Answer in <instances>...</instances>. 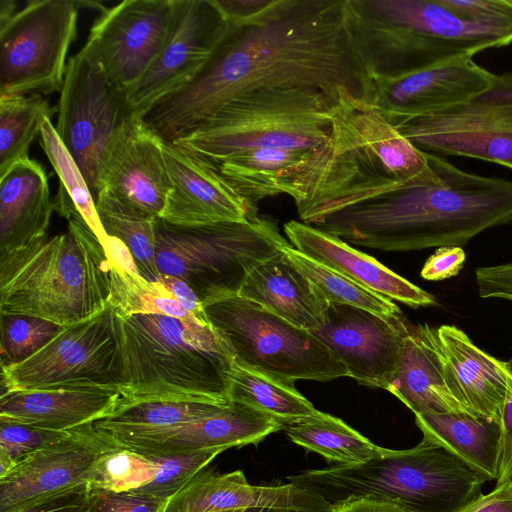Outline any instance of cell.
Listing matches in <instances>:
<instances>
[{
    "label": "cell",
    "instance_id": "cell-1",
    "mask_svg": "<svg viewBox=\"0 0 512 512\" xmlns=\"http://www.w3.org/2000/svg\"><path fill=\"white\" fill-rule=\"evenodd\" d=\"M344 0H264L228 20L213 55L187 85L163 98L144 121L166 142L192 131L231 100L260 90L314 88L332 105L367 102L371 80L346 36Z\"/></svg>",
    "mask_w": 512,
    "mask_h": 512
},
{
    "label": "cell",
    "instance_id": "cell-2",
    "mask_svg": "<svg viewBox=\"0 0 512 512\" xmlns=\"http://www.w3.org/2000/svg\"><path fill=\"white\" fill-rule=\"evenodd\" d=\"M427 157L438 173L435 181L385 192L311 225L347 243L404 252L461 247L487 229L512 223V182Z\"/></svg>",
    "mask_w": 512,
    "mask_h": 512
},
{
    "label": "cell",
    "instance_id": "cell-3",
    "mask_svg": "<svg viewBox=\"0 0 512 512\" xmlns=\"http://www.w3.org/2000/svg\"><path fill=\"white\" fill-rule=\"evenodd\" d=\"M331 134L314 149L286 194L302 222L411 184L435 181L436 169L378 110L345 96L331 107Z\"/></svg>",
    "mask_w": 512,
    "mask_h": 512
},
{
    "label": "cell",
    "instance_id": "cell-4",
    "mask_svg": "<svg viewBox=\"0 0 512 512\" xmlns=\"http://www.w3.org/2000/svg\"><path fill=\"white\" fill-rule=\"evenodd\" d=\"M350 49L370 79L508 46L512 25L463 19L440 0H344Z\"/></svg>",
    "mask_w": 512,
    "mask_h": 512
},
{
    "label": "cell",
    "instance_id": "cell-5",
    "mask_svg": "<svg viewBox=\"0 0 512 512\" xmlns=\"http://www.w3.org/2000/svg\"><path fill=\"white\" fill-rule=\"evenodd\" d=\"M67 222L64 233L0 255V312L70 326L109 306L108 254L78 212Z\"/></svg>",
    "mask_w": 512,
    "mask_h": 512
},
{
    "label": "cell",
    "instance_id": "cell-6",
    "mask_svg": "<svg viewBox=\"0 0 512 512\" xmlns=\"http://www.w3.org/2000/svg\"><path fill=\"white\" fill-rule=\"evenodd\" d=\"M113 315L123 398L230 402L234 360L212 326L159 314Z\"/></svg>",
    "mask_w": 512,
    "mask_h": 512
},
{
    "label": "cell",
    "instance_id": "cell-7",
    "mask_svg": "<svg viewBox=\"0 0 512 512\" xmlns=\"http://www.w3.org/2000/svg\"><path fill=\"white\" fill-rule=\"evenodd\" d=\"M290 483L336 505L352 498L394 502L409 512H459L490 481L444 446L422 438L413 448L387 449L367 462L308 470Z\"/></svg>",
    "mask_w": 512,
    "mask_h": 512
},
{
    "label": "cell",
    "instance_id": "cell-8",
    "mask_svg": "<svg viewBox=\"0 0 512 512\" xmlns=\"http://www.w3.org/2000/svg\"><path fill=\"white\" fill-rule=\"evenodd\" d=\"M331 106L314 88L255 91L231 100L172 143L215 167L251 149H313L330 137Z\"/></svg>",
    "mask_w": 512,
    "mask_h": 512
},
{
    "label": "cell",
    "instance_id": "cell-9",
    "mask_svg": "<svg viewBox=\"0 0 512 512\" xmlns=\"http://www.w3.org/2000/svg\"><path fill=\"white\" fill-rule=\"evenodd\" d=\"M287 245L268 216L194 226L155 221L159 273L185 281L201 302L238 294L249 272Z\"/></svg>",
    "mask_w": 512,
    "mask_h": 512
},
{
    "label": "cell",
    "instance_id": "cell-10",
    "mask_svg": "<svg viewBox=\"0 0 512 512\" xmlns=\"http://www.w3.org/2000/svg\"><path fill=\"white\" fill-rule=\"evenodd\" d=\"M202 306L240 366L292 384L347 376L343 363L313 332L253 301L236 294L206 299Z\"/></svg>",
    "mask_w": 512,
    "mask_h": 512
},
{
    "label": "cell",
    "instance_id": "cell-11",
    "mask_svg": "<svg viewBox=\"0 0 512 512\" xmlns=\"http://www.w3.org/2000/svg\"><path fill=\"white\" fill-rule=\"evenodd\" d=\"M79 9L76 0H30L0 26V96L61 91Z\"/></svg>",
    "mask_w": 512,
    "mask_h": 512
},
{
    "label": "cell",
    "instance_id": "cell-12",
    "mask_svg": "<svg viewBox=\"0 0 512 512\" xmlns=\"http://www.w3.org/2000/svg\"><path fill=\"white\" fill-rule=\"evenodd\" d=\"M424 153L464 156L512 170V72L458 105L393 124Z\"/></svg>",
    "mask_w": 512,
    "mask_h": 512
},
{
    "label": "cell",
    "instance_id": "cell-13",
    "mask_svg": "<svg viewBox=\"0 0 512 512\" xmlns=\"http://www.w3.org/2000/svg\"><path fill=\"white\" fill-rule=\"evenodd\" d=\"M110 306L66 326L27 360L1 367V395L63 385L121 387V362Z\"/></svg>",
    "mask_w": 512,
    "mask_h": 512
},
{
    "label": "cell",
    "instance_id": "cell-14",
    "mask_svg": "<svg viewBox=\"0 0 512 512\" xmlns=\"http://www.w3.org/2000/svg\"><path fill=\"white\" fill-rule=\"evenodd\" d=\"M56 131L97 194L98 162L111 134L132 114L124 92L81 50L67 61Z\"/></svg>",
    "mask_w": 512,
    "mask_h": 512
},
{
    "label": "cell",
    "instance_id": "cell-15",
    "mask_svg": "<svg viewBox=\"0 0 512 512\" xmlns=\"http://www.w3.org/2000/svg\"><path fill=\"white\" fill-rule=\"evenodd\" d=\"M229 26L217 0H174V14L160 54L124 92L131 113L143 116L190 83L207 64Z\"/></svg>",
    "mask_w": 512,
    "mask_h": 512
},
{
    "label": "cell",
    "instance_id": "cell-16",
    "mask_svg": "<svg viewBox=\"0 0 512 512\" xmlns=\"http://www.w3.org/2000/svg\"><path fill=\"white\" fill-rule=\"evenodd\" d=\"M174 0H125L94 21L81 51L123 92L149 70L164 47Z\"/></svg>",
    "mask_w": 512,
    "mask_h": 512
},
{
    "label": "cell",
    "instance_id": "cell-17",
    "mask_svg": "<svg viewBox=\"0 0 512 512\" xmlns=\"http://www.w3.org/2000/svg\"><path fill=\"white\" fill-rule=\"evenodd\" d=\"M113 446L94 424L72 430L68 437L33 453L0 478V512H21L88 490L94 463Z\"/></svg>",
    "mask_w": 512,
    "mask_h": 512
},
{
    "label": "cell",
    "instance_id": "cell-18",
    "mask_svg": "<svg viewBox=\"0 0 512 512\" xmlns=\"http://www.w3.org/2000/svg\"><path fill=\"white\" fill-rule=\"evenodd\" d=\"M164 143L143 116L130 114L101 151L97 192L106 190L123 202L160 218L171 189Z\"/></svg>",
    "mask_w": 512,
    "mask_h": 512
},
{
    "label": "cell",
    "instance_id": "cell-19",
    "mask_svg": "<svg viewBox=\"0 0 512 512\" xmlns=\"http://www.w3.org/2000/svg\"><path fill=\"white\" fill-rule=\"evenodd\" d=\"M408 323L402 314L387 317L329 302L324 325L313 333L343 363L347 376L362 385L386 390Z\"/></svg>",
    "mask_w": 512,
    "mask_h": 512
},
{
    "label": "cell",
    "instance_id": "cell-20",
    "mask_svg": "<svg viewBox=\"0 0 512 512\" xmlns=\"http://www.w3.org/2000/svg\"><path fill=\"white\" fill-rule=\"evenodd\" d=\"M283 428L281 422L260 411L230 402L216 413L172 426L96 429L114 445L151 457L258 444Z\"/></svg>",
    "mask_w": 512,
    "mask_h": 512
},
{
    "label": "cell",
    "instance_id": "cell-21",
    "mask_svg": "<svg viewBox=\"0 0 512 512\" xmlns=\"http://www.w3.org/2000/svg\"><path fill=\"white\" fill-rule=\"evenodd\" d=\"M495 78L473 57H456L397 77L370 79L367 103L395 124L466 102Z\"/></svg>",
    "mask_w": 512,
    "mask_h": 512
},
{
    "label": "cell",
    "instance_id": "cell-22",
    "mask_svg": "<svg viewBox=\"0 0 512 512\" xmlns=\"http://www.w3.org/2000/svg\"><path fill=\"white\" fill-rule=\"evenodd\" d=\"M163 151L171 189L161 219L194 226L259 216L210 162L172 142L165 141Z\"/></svg>",
    "mask_w": 512,
    "mask_h": 512
},
{
    "label": "cell",
    "instance_id": "cell-23",
    "mask_svg": "<svg viewBox=\"0 0 512 512\" xmlns=\"http://www.w3.org/2000/svg\"><path fill=\"white\" fill-rule=\"evenodd\" d=\"M444 375L451 394L474 416L501 425L512 397V368L479 348L454 325L437 328Z\"/></svg>",
    "mask_w": 512,
    "mask_h": 512
},
{
    "label": "cell",
    "instance_id": "cell-24",
    "mask_svg": "<svg viewBox=\"0 0 512 512\" xmlns=\"http://www.w3.org/2000/svg\"><path fill=\"white\" fill-rule=\"evenodd\" d=\"M289 243L303 255L348 277L368 290L412 308L436 304L435 297L351 247L341 238L304 222L284 224Z\"/></svg>",
    "mask_w": 512,
    "mask_h": 512
},
{
    "label": "cell",
    "instance_id": "cell-25",
    "mask_svg": "<svg viewBox=\"0 0 512 512\" xmlns=\"http://www.w3.org/2000/svg\"><path fill=\"white\" fill-rule=\"evenodd\" d=\"M122 397L120 386L63 385L0 396V419L56 431H72L110 416Z\"/></svg>",
    "mask_w": 512,
    "mask_h": 512
},
{
    "label": "cell",
    "instance_id": "cell-26",
    "mask_svg": "<svg viewBox=\"0 0 512 512\" xmlns=\"http://www.w3.org/2000/svg\"><path fill=\"white\" fill-rule=\"evenodd\" d=\"M386 390L414 415L438 412L473 416L447 386L437 328L428 324L408 323L398 364Z\"/></svg>",
    "mask_w": 512,
    "mask_h": 512
},
{
    "label": "cell",
    "instance_id": "cell-27",
    "mask_svg": "<svg viewBox=\"0 0 512 512\" xmlns=\"http://www.w3.org/2000/svg\"><path fill=\"white\" fill-rule=\"evenodd\" d=\"M53 210L43 166L30 158L13 164L0 176V255L45 237Z\"/></svg>",
    "mask_w": 512,
    "mask_h": 512
},
{
    "label": "cell",
    "instance_id": "cell-28",
    "mask_svg": "<svg viewBox=\"0 0 512 512\" xmlns=\"http://www.w3.org/2000/svg\"><path fill=\"white\" fill-rule=\"evenodd\" d=\"M238 295L311 332L324 325L329 304L283 249L249 272Z\"/></svg>",
    "mask_w": 512,
    "mask_h": 512
},
{
    "label": "cell",
    "instance_id": "cell-29",
    "mask_svg": "<svg viewBox=\"0 0 512 512\" xmlns=\"http://www.w3.org/2000/svg\"><path fill=\"white\" fill-rule=\"evenodd\" d=\"M314 149H251L228 156L217 168L235 191L258 209L264 198L286 194Z\"/></svg>",
    "mask_w": 512,
    "mask_h": 512
},
{
    "label": "cell",
    "instance_id": "cell-30",
    "mask_svg": "<svg viewBox=\"0 0 512 512\" xmlns=\"http://www.w3.org/2000/svg\"><path fill=\"white\" fill-rule=\"evenodd\" d=\"M423 437L440 444L484 474L490 481L499 473L502 430L495 421L466 414H415Z\"/></svg>",
    "mask_w": 512,
    "mask_h": 512
},
{
    "label": "cell",
    "instance_id": "cell-31",
    "mask_svg": "<svg viewBox=\"0 0 512 512\" xmlns=\"http://www.w3.org/2000/svg\"><path fill=\"white\" fill-rule=\"evenodd\" d=\"M285 428L292 442L339 466L361 464L384 455L387 450L373 444L341 419L320 411Z\"/></svg>",
    "mask_w": 512,
    "mask_h": 512
},
{
    "label": "cell",
    "instance_id": "cell-32",
    "mask_svg": "<svg viewBox=\"0 0 512 512\" xmlns=\"http://www.w3.org/2000/svg\"><path fill=\"white\" fill-rule=\"evenodd\" d=\"M230 402L260 411L285 427L315 415L318 410L297 391L283 382L233 363L229 375Z\"/></svg>",
    "mask_w": 512,
    "mask_h": 512
},
{
    "label": "cell",
    "instance_id": "cell-33",
    "mask_svg": "<svg viewBox=\"0 0 512 512\" xmlns=\"http://www.w3.org/2000/svg\"><path fill=\"white\" fill-rule=\"evenodd\" d=\"M40 145L60 180L58 193L53 200L54 210L66 220L72 213L78 212L106 250L109 236L100 222L93 194L51 119H45L42 124Z\"/></svg>",
    "mask_w": 512,
    "mask_h": 512
},
{
    "label": "cell",
    "instance_id": "cell-34",
    "mask_svg": "<svg viewBox=\"0 0 512 512\" xmlns=\"http://www.w3.org/2000/svg\"><path fill=\"white\" fill-rule=\"evenodd\" d=\"M96 195V210L106 234L117 238L128 248L143 278L157 282L160 275L155 258L157 218L106 190H99Z\"/></svg>",
    "mask_w": 512,
    "mask_h": 512
},
{
    "label": "cell",
    "instance_id": "cell-35",
    "mask_svg": "<svg viewBox=\"0 0 512 512\" xmlns=\"http://www.w3.org/2000/svg\"><path fill=\"white\" fill-rule=\"evenodd\" d=\"M58 113L40 94L0 96V176L16 162L29 158V146L45 119Z\"/></svg>",
    "mask_w": 512,
    "mask_h": 512
},
{
    "label": "cell",
    "instance_id": "cell-36",
    "mask_svg": "<svg viewBox=\"0 0 512 512\" xmlns=\"http://www.w3.org/2000/svg\"><path fill=\"white\" fill-rule=\"evenodd\" d=\"M229 403L196 399L121 397L113 413L95 422L94 426L98 429L167 427L211 415Z\"/></svg>",
    "mask_w": 512,
    "mask_h": 512
},
{
    "label": "cell",
    "instance_id": "cell-37",
    "mask_svg": "<svg viewBox=\"0 0 512 512\" xmlns=\"http://www.w3.org/2000/svg\"><path fill=\"white\" fill-rule=\"evenodd\" d=\"M110 264L109 306L115 314L121 317L159 314L203 325L160 282L149 281L139 273L125 270L112 261Z\"/></svg>",
    "mask_w": 512,
    "mask_h": 512
},
{
    "label": "cell",
    "instance_id": "cell-38",
    "mask_svg": "<svg viewBox=\"0 0 512 512\" xmlns=\"http://www.w3.org/2000/svg\"><path fill=\"white\" fill-rule=\"evenodd\" d=\"M283 251L327 302L351 305L387 317L401 314L392 300L303 255L291 244L285 246Z\"/></svg>",
    "mask_w": 512,
    "mask_h": 512
},
{
    "label": "cell",
    "instance_id": "cell-39",
    "mask_svg": "<svg viewBox=\"0 0 512 512\" xmlns=\"http://www.w3.org/2000/svg\"><path fill=\"white\" fill-rule=\"evenodd\" d=\"M157 469V464L150 457L114 445L94 463L87 488L110 492L136 491L154 478Z\"/></svg>",
    "mask_w": 512,
    "mask_h": 512
},
{
    "label": "cell",
    "instance_id": "cell-40",
    "mask_svg": "<svg viewBox=\"0 0 512 512\" xmlns=\"http://www.w3.org/2000/svg\"><path fill=\"white\" fill-rule=\"evenodd\" d=\"M65 327L36 316L0 312L1 367L27 360Z\"/></svg>",
    "mask_w": 512,
    "mask_h": 512
},
{
    "label": "cell",
    "instance_id": "cell-41",
    "mask_svg": "<svg viewBox=\"0 0 512 512\" xmlns=\"http://www.w3.org/2000/svg\"><path fill=\"white\" fill-rule=\"evenodd\" d=\"M225 450V447H216L151 456L157 464V472L147 485L136 491L168 500Z\"/></svg>",
    "mask_w": 512,
    "mask_h": 512
},
{
    "label": "cell",
    "instance_id": "cell-42",
    "mask_svg": "<svg viewBox=\"0 0 512 512\" xmlns=\"http://www.w3.org/2000/svg\"><path fill=\"white\" fill-rule=\"evenodd\" d=\"M32 424L0 419V478L38 450L70 435Z\"/></svg>",
    "mask_w": 512,
    "mask_h": 512
},
{
    "label": "cell",
    "instance_id": "cell-43",
    "mask_svg": "<svg viewBox=\"0 0 512 512\" xmlns=\"http://www.w3.org/2000/svg\"><path fill=\"white\" fill-rule=\"evenodd\" d=\"M167 500L138 492L88 490L86 512H163Z\"/></svg>",
    "mask_w": 512,
    "mask_h": 512
},
{
    "label": "cell",
    "instance_id": "cell-44",
    "mask_svg": "<svg viewBox=\"0 0 512 512\" xmlns=\"http://www.w3.org/2000/svg\"><path fill=\"white\" fill-rule=\"evenodd\" d=\"M440 2L466 20L512 25V5L508 0H440Z\"/></svg>",
    "mask_w": 512,
    "mask_h": 512
},
{
    "label": "cell",
    "instance_id": "cell-45",
    "mask_svg": "<svg viewBox=\"0 0 512 512\" xmlns=\"http://www.w3.org/2000/svg\"><path fill=\"white\" fill-rule=\"evenodd\" d=\"M481 298H497L512 302V262L478 267L475 271Z\"/></svg>",
    "mask_w": 512,
    "mask_h": 512
},
{
    "label": "cell",
    "instance_id": "cell-46",
    "mask_svg": "<svg viewBox=\"0 0 512 512\" xmlns=\"http://www.w3.org/2000/svg\"><path fill=\"white\" fill-rule=\"evenodd\" d=\"M466 254L461 247H439L424 263L420 275L428 281L456 276L463 268Z\"/></svg>",
    "mask_w": 512,
    "mask_h": 512
},
{
    "label": "cell",
    "instance_id": "cell-47",
    "mask_svg": "<svg viewBox=\"0 0 512 512\" xmlns=\"http://www.w3.org/2000/svg\"><path fill=\"white\" fill-rule=\"evenodd\" d=\"M158 282L163 284L201 324L210 326L201 299L185 281L172 275L160 274Z\"/></svg>",
    "mask_w": 512,
    "mask_h": 512
},
{
    "label": "cell",
    "instance_id": "cell-48",
    "mask_svg": "<svg viewBox=\"0 0 512 512\" xmlns=\"http://www.w3.org/2000/svg\"><path fill=\"white\" fill-rule=\"evenodd\" d=\"M508 362L512 368V358ZM501 430V460L496 486L512 485V397L505 406Z\"/></svg>",
    "mask_w": 512,
    "mask_h": 512
},
{
    "label": "cell",
    "instance_id": "cell-49",
    "mask_svg": "<svg viewBox=\"0 0 512 512\" xmlns=\"http://www.w3.org/2000/svg\"><path fill=\"white\" fill-rule=\"evenodd\" d=\"M459 512H512V485L495 486Z\"/></svg>",
    "mask_w": 512,
    "mask_h": 512
},
{
    "label": "cell",
    "instance_id": "cell-50",
    "mask_svg": "<svg viewBox=\"0 0 512 512\" xmlns=\"http://www.w3.org/2000/svg\"><path fill=\"white\" fill-rule=\"evenodd\" d=\"M332 512H409L398 504L375 498H352L333 505Z\"/></svg>",
    "mask_w": 512,
    "mask_h": 512
},
{
    "label": "cell",
    "instance_id": "cell-51",
    "mask_svg": "<svg viewBox=\"0 0 512 512\" xmlns=\"http://www.w3.org/2000/svg\"><path fill=\"white\" fill-rule=\"evenodd\" d=\"M87 493L88 490L69 494L21 512H86Z\"/></svg>",
    "mask_w": 512,
    "mask_h": 512
},
{
    "label": "cell",
    "instance_id": "cell-52",
    "mask_svg": "<svg viewBox=\"0 0 512 512\" xmlns=\"http://www.w3.org/2000/svg\"><path fill=\"white\" fill-rule=\"evenodd\" d=\"M14 0H0V26L7 23L17 12Z\"/></svg>",
    "mask_w": 512,
    "mask_h": 512
},
{
    "label": "cell",
    "instance_id": "cell-53",
    "mask_svg": "<svg viewBox=\"0 0 512 512\" xmlns=\"http://www.w3.org/2000/svg\"><path fill=\"white\" fill-rule=\"evenodd\" d=\"M243 512H295V511L268 509V508H249V509H245Z\"/></svg>",
    "mask_w": 512,
    "mask_h": 512
},
{
    "label": "cell",
    "instance_id": "cell-54",
    "mask_svg": "<svg viewBox=\"0 0 512 512\" xmlns=\"http://www.w3.org/2000/svg\"><path fill=\"white\" fill-rule=\"evenodd\" d=\"M245 509H232V510H223V511H216V512H243Z\"/></svg>",
    "mask_w": 512,
    "mask_h": 512
},
{
    "label": "cell",
    "instance_id": "cell-55",
    "mask_svg": "<svg viewBox=\"0 0 512 512\" xmlns=\"http://www.w3.org/2000/svg\"><path fill=\"white\" fill-rule=\"evenodd\" d=\"M508 2L512 5V0H508Z\"/></svg>",
    "mask_w": 512,
    "mask_h": 512
}]
</instances>
